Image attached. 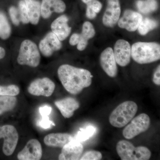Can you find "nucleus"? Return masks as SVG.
<instances>
[{
  "label": "nucleus",
  "instance_id": "f257e3e1",
  "mask_svg": "<svg viewBox=\"0 0 160 160\" xmlns=\"http://www.w3.org/2000/svg\"><path fill=\"white\" fill-rule=\"evenodd\" d=\"M58 73L62 85L71 94H78L92 83V75L86 69L65 64L59 67Z\"/></svg>",
  "mask_w": 160,
  "mask_h": 160
},
{
  "label": "nucleus",
  "instance_id": "f03ea898",
  "mask_svg": "<svg viewBox=\"0 0 160 160\" xmlns=\"http://www.w3.org/2000/svg\"><path fill=\"white\" fill-rule=\"evenodd\" d=\"M131 57L140 64H149L160 58V45L154 42H138L131 46Z\"/></svg>",
  "mask_w": 160,
  "mask_h": 160
},
{
  "label": "nucleus",
  "instance_id": "7ed1b4c3",
  "mask_svg": "<svg viewBox=\"0 0 160 160\" xmlns=\"http://www.w3.org/2000/svg\"><path fill=\"white\" fill-rule=\"evenodd\" d=\"M138 109V105L133 101H126L121 103L110 114L109 122L115 127H124L134 118Z\"/></svg>",
  "mask_w": 160,
  "mask_h": 160
},
{
  "label": "nucleus",
  "instance_id": "20e7f679",
  "mask_svg": "<svg viewBox=\"0 0 160 160\" xmlns=\"http://www.w3.org/2000/svg\"><path fill=\"white\" fill-rule=\"evenodd\" d=\"M116 150L122 160H148L151 156V152L147 147H135L132 143L126 140L118 142Z\"/></svg>",
  "mask_w": 160,
  "mask_h": 160
},
{
  "label": "nucleus",
  "instance_id": "39448f33",
  "mask_svg": "<svg viewBox=\"0 0 160 160\" xmlns=\"http://www.w3.org/2000/svg\"><path fill=\"white\" fill-rule=\"evenodd\" d=\"M40 59L41 56L37 45L29 40L23 41L17 58L18 63L21 65L36 67L39 65Z\"/></svg>",
  "mask_w": 160,
  "mask_h": 160
},
{
  "label": "nucleus",
  "instance_id": "423d86ee",
  "mask_svg": "<svg viewBox=\"0 0 160 160\" xmlns=\"http://www.w3.org/2000/svg\"><path fill=\"white\" fill-rule=\"evenodd\" d=\"M132 119L131 123L123 131L124 137L128 140L132 139L140 133L145 132L148 130L150 125V118L146 113H141Z\"/></svg>",
  "mask_w": 160,
  "mask_h": 160
},
{
  "label": "nucleus",
  "instance_id": "0eeeda50",
  "mask_svg": "<svg viewBox=\"0 0 160 160\" xmlns=\"http://www.w3.org/2000/svg\"><path fill=\"white\" fill-rule=\"evenodd\" d=\"M4 139L3 153L7 156L13 154L17 146L18 133L14 126L6 125L0 126V139Z\"/></svg>",
  "mask_w": 160,
  "mask_h": 160
},
{
  "label": "nucleus",
  "instance_id": "6e6552de",
  "mask_svg": "<svg viewBox=\"0 0 160 160\" xmlns=\"http://www.w3.org/2000/svg\"><path fill=\"white\" fill-rule=\"evenodd\" d=\"M96 31L92 23L86 22L83 24L81 34L73 33L69 39L71 46L77 45V49L79 51L85 50L88 44V41L95 36Z\"/></svg>",
  "mask_w": 160,
  "mask_h": 160
},
{
  "label": "nucleus",
  "instance_id": "1a4fd4ad",
  "mask_svg": "<svg viewBox=\"0 0 160 160\" xmlns=\"http://www.w3.org/2000/svg\"><path fill=\"white\" fill-rule=\"evenodd\" d=\"M55 88L54 83L48 78H38L32 82L28 88V91L32 95L51 96Z\"/></svg>",
  "mask_w": 160,
  "mask_h": 160
},
{
  "label": "nucleus",
  "instance_id": "9d476101",
  "mask_svg": "<svg viewBox=\"0 0 160 160\" xmlns=\"http://www.w3.org/2000/svg\"><path fill=\"white\" fill-rule=\"evenodd\" d=\"M113 50L117 64L122 67L129 65L131 57V46L129 42L124 39L118 40Z\"/></svg>",
  "mask_w": 160,
  "mask_h": 160
},
{
  "label": "nucleus",
  "instance_id": "9b49d317",
  "mask_svg": "<svg viewBox=\"0 0 160 160\" xmlns=\"http://www.w3.org/2000/svg\"><path fill=\"white\" fill-rule=\"evenodd\" d=\"M121 13L119 0H108L102 22L106 27L112 28L118 23Z\"/></svg>",
  "mask_w": 160,
  "mask_h": 160
},
{
  "label": "nucleus",
  "instance_id": "f8f14e48",
  "mask_svg": "<svg viewBox=\"0 0 160 160\" xmlns=\"http://www.w3.org/2000/svg\"><path fill=\"white\" fill-rule=\"evenodd\" d=\"M142 19V16L139 12L127 9L125 10L123 16L118 21V26L129 32L135 31Z\"/></svg>",
  "mask_w": 160,
  "mask_h": 160
},
{
  "label": "nucleus",
  "instance_id": "ddd939ff",
  "mask_svg": "<svg viewBox=\"0 0 160 160\" xmlns=\"http://www.w3.org/2000/svg\"><path fill=\"white\" fill-rule=\"evenodd\" d=\"M42 155L41 143L38 140L31 139L27 143L24 149L18 155L20 160H39Z\"/></svg>",
  "mask_w": 160,
  "mask_h": 160
},
{
  "label": "nucleus",
  "instance_id": "4468645a",
  "mask_svg": "<svg viewBox=\"0 0 160 160\" xmlns=\"http://www.w3.org/2000/svg\"><path fill=\"white\" fill-rule=\"evenodd\" d=\"M39 47L41 53L46 57H49L54 52L62 48V44L57 37L52 32H49L40 42Z\"/></svg>",
  "mask_w": 160,
  "mask_h": 160
},
{
  "label": "nucleus",
  "instance_id": "2eb2a0df",
  "mask_svg": "<svg viewBox=\"0 0 160 160\" xmlns=\"http://www.w3.org/2000/svg\"><path fill=\"white\" fill-rule=\"evenodd\" d=\"M100 64L107 75L114 78L118 73V67L113 53V49L108 47L101 53Z\"/></svg>",
  "mask_w": 160,
  "mask_h": 160
},
{
  "label": "nucleus",
  "instance_id": "dca6fc26",
  "mask_svg": "<svg viewBox=\"0 0 160 160\" xmlns=\"http://www.w3.org/2000/svg\"><path fill=\"white\" fill-rule=\"evenodd\" d=\"M83 152L82 145L73 138L63 146L58 159L60 160H80Z\"/></svg>",
  "mask_w": 160,
  "mask_h": 160
},
{
  "label": "nucleus",
  "instance_id": "f3484780",
  "mask_svg": "<svg viewBox=\"0 0 160 160\" xmlns=\"http://www.w3.org/2000/svg\"><path fill=\"white\" fill-rule=\"evenodd\" d=\"M69 18L65 15L61 16L52 22V32L61 41L66 39L71 33V28L68 24Z\"/></svg>",
  "mask_w": 160,
  "mask_h": 160
},
{
  "label": "nucleus",
  "instance_id": "a211bd4d",
  "mask_svg": "<svg viewBox=\"0 0 160 160\" xmlns=\"http://www.w3.org/2000/svg\"><path fill=\"white\" fill-rule=\"evenodd\" d=\"M41 16L48 19L53 12L62 13L66 9V5L62 0H42L41 4Z\"/></svg>",
  "mask_w": 160,
  "mask_h": 160
},
{
  "label": "nucleus",
  "instance_id": "6ab92c4d",
  "mask_svg": "<svg viewBox=\"0 0 160 160\" xmlns=\"http://www.w3.org/2000/svg\"><path fill=\"white\" fill-rule=\"evenodd\" d=\"M55 104L59 109L63 116L66 118L72 117L74 111L80 107L79 103L77 100L72 98L58 100L55 102Z\"/></svg>",
  "mask_w": 160,
  "mask_h": 160
},
{
  "label": "nucleus",
  "instance_id": "aec40b11",
  "mask_svg": "<svg viewBox=\"0 0 160 160\" xmlns=\"http://www.w3.org/2000/svg\"><path fill=\"white\" fill-rule=\"evenodd\" d=\"M73 139L72 136L68 133H52L46 135L44 142L46 146L62 148Z\"/></svg>",
  "mask_w": 160,
  "mask_h": 160
},
{
  "label": "nucleus",
  "instance_id": "412c9836",
  "mask_svg": "<svg viewBox=\"0 0 160 160\" xmlns=\"http://www.w3.org/2000/svg\"><path fill=\"white\" fill-rule=\"evenodd\" d=\"M29 14V22L33 25L39 22L41 16V4L37 0H24Z\"/></svg>",
  "mask_w": 160,
  "mask_h": 160
},
{
  "label": "nucleus",
  "instance_id": "4be33fe9",
  "mask_svg": "<svg viewBox=\"0 0 160 160\" xmlns=\"http://www.w3.org/2000/svg\"><path fill=\"white\" fill-rule=\"evenodd\" d=\"M17 103L15 96H0V116L14 109Z\"/></svg>",
  "mask_w": 160,
  "mask_h": 160
},
{
  "label": "nucleus",
  "instance_id": "5701e85b",
  "mask_svg": "<svg viewBox=\"0 0 160 160\" xmlns=\"http://www.w3.org/2000/svg\"><path fill=\"white\" fill-rule=\"evenodd\" d=\"M136 6L138 10L144 14H148L155 11L158 8L157 0H138Z\"/></svg>",
  "mask_w": 160,
  "mask_h": 160
},
{
  "label": "nucleus",
  "instance_id": "b1692460",
  "mask_svg": "<svg viewBox=\"0 0 160 160\" xmlns=\"http://www.w3.org/2000/svg\"><path fill=\"white\" fill-rule=\"evenodd\" d=\"M158 22L156 20L149 18L142 19L138 28L139 33L141 35H146L149 32L155 29L158 26Z\"/></svg>",
  "mask_w": 160,
  "mask_h": 160
},
{
  "label": "nucleus",
  "instance_id": "393cba45",
  "mask_svg": "<svg viewBox=\"0 0 160 160\" xmlns=\"http://www.w3.org/2000/svg\"><path fill=\"white\" fill-rule=\"evenodd\" d=\"M97 129L94 126H88L80 129L73 138L80 142H85L94 135Z\"/></svg>",
  "mask_w": 160,
  "mask_h": 160
},
{
  "label": "nucleus",
  "instance_id": "a878e982",
  "mask_svg": "<svg viewBox=\"0 0 160 160\" xmlns=\"http://www.w3.org/2000/svg\"><path fill=\"white\" fill-rule=\"evenodd\" d=\"M11 28L5 14L0 12V38L6 40L10 37Z\"/></svg>",
  "mask_w": 160,
  "mask_h": 160
},
{
  "label": "nucleus",
  "instance_id": "bb28decb",
  "mask_svg": "<svg viewBox=\"0 0 160 160\" xmlns=\"http://www.w3.org/2000/svg\"><path fill=\"white\" fill-rule=\"evenodd\" d=\"M20 89L16 85H0V96H16L19 94Z\"/></svg>",
  "mask_w": 160,
  "mask_h": 160
},
{
  "label": "nucleus",
  "instance_id": "cd10ccee",
  "mask_svg": "<svg viewBox=\"0 0 160 160\" xmlns=\"http://www.w3.org/2000/svg\"><path fill=\"white\" fill-rule=\"evenodd\" d=\"M18 12L20 15V20L24 24L29 22V19L27 7L24 0H21L19 3Z\"/></svg>",
  "mask_w": 160,
  "mask_h": 160
},
{
  "label": "nucleus",
  "instance_id": "c85d7f7f",
  "mask_svg": "<svg viewBox=\"0 0 160 160\" xmlns=\"http://www.w3.org/2000/svg\"><path fill=\"white\" fill-rule=\"evenodd\" d=\"M102 158L101 152L95 150H90L86 152L81 157V160H100Z\"/></svg>",
  "mask_w": 160,
  "mask_h": 160
},
{
  "label": "nucleus",
  "instance_id": "c756f323",
  "mask_svg": "<svg viewBox=\"0 0 160 160\" xmlns=\"http://www.w3.org/2000/svg\"><path fill=\"white\" fill-rule=\"evenodd\" d=\"M9 13L13 24L15 26H18L20 20L18 17L19 14L18 9L14 6H11L9 9Z\"/></svg>",
  "mask_w": 160,
  "mask_h": 160
},
{
  "label": "nucleus",
  "instance_id": "7c9ffc66",
  "mask_svg": "<svg viewBox=\"0 0 160 160\" xmlns=\"http://www.w3.org/2000/svg\"><path fill=\"white\" fill-rule=\"evenodd\" d=\"M38 125L43 129H48L55 126V124L49 120L48 116H43L42 117V120L39 122Z\"/></svg>",
  "mask_w": 160,
  "mask_h": 160
},
{
  "label": "nucleus",
  "instance_id": "2f4dec72",
  "mask_svg": "<svg viewBox=\"0 0 160 160\" xmlns=\"http://www.w3.org/2000/svg\"><path fill=\"white\" fill-rule=\"evenodd\" d=\"M89 4L96 13H99L102 7V3L98 0H92Z\"/></svg>",
  "mask_w": 160,
  "mask_h": 160
},
{
  "label": "nucleus",
  "instance_id": "473e14b6",
  "mask_svg": "<svg viewBox=\"0 0 160 160\" xmlns=\"http://www.w3.org/2000/svg\"><path fill=\"white\" fill-rule=\"evenodd\" d=\"M86 16L89 19H93L95 18L97 16V13H96L93 9L92 8L91 6L89 4H87L86 8Z\"/></svg>",
  "mask_w": 160,
  "mask_h": 160
},
{
  "label": "nucleus",
  "instance_id": "72a5a7b5",
  "mask_svg": "<svg viewBox=\"0 0 160 160\" xmlns=\"http://www.w3.org/2000/svg\"><path fill=\"white\" fill-rule=\"evenodd\" d=\"M153 83L155 85L158 86L160 85V66L159 65L158 66L157 68L156 69L155 71L154 74H153V79H152Z\"/></svg>",
  "mask_w": 160,
  "mask_h": 160
},
{
  "label": "nucleus",
  "instance_id": "f704fd0d",
  "mask_svg": "<svg viewBox=\"0 0 160 160\" xmlns=\"http://www.w3.org/2000/svg\"><path fill=\"white\" fill-rule=\"evenodd\" d=\"M39 111L42 117L48 116L51 113L52 108L49 106H43L40 108Z\"/></svg>",
  "mask_w": 160,
  "mask_h": 160
},
{
  "label": "nucleus",
  "instance_id": "c9c22d12",
  "mask_svg": "<svg viewBox=\"0 0 160 160\" xmlns=\"http://www.w3.org/2000/svg\"><path fill=\"white\" fill-rule=\"evenodd\" d=\"M6 55V51L2 47L0 46V59H2Z\"/></svg>",
  "mask_w": 160,
  "mask_h": 160
},
{
  "label": "nucleus",
  "instance_id": "e433bc0d",
  "mask_svg": "<svg viewBox=\"0 0 160 160\" xmlns=\"http://www.w3.org/2000/svg\"><path fill=\"white\" fill-rule=\"evenodd\" d=\"M82 1L83 3H85V4L87 5V4H89V3H90L92 0H82Z\"/></svg>",
  "mask_w": 160,
  "mask_h": 160
}]
</instances>
